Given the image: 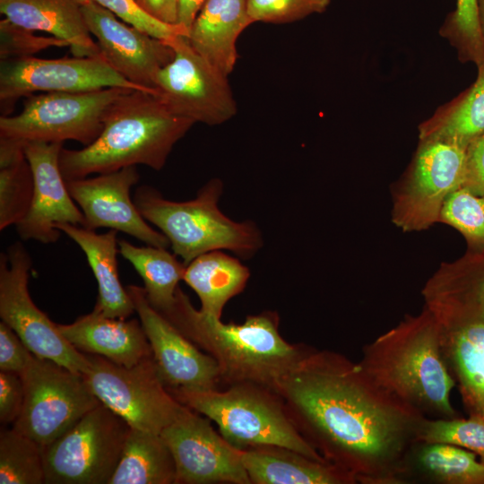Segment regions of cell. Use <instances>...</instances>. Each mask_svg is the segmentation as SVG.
Masks as SVG:
<instances>
[{
  "mask_svg": "<svg viewBox=\"0 0 484 484\" xmlns=\"http://www.w3.org/2000/svg\"><path fill=\"white\" fill-rule=\"evenodd\" d=\"M302 436L361 484H402L422 413L346 356L312 350L277 385Z\"/></svg>",
  "mask_w": 484,
  "mask_h": 484,
  "instance_id": "cell-1",
  "label": "cell"
},
{
  "mask_svg": "<svg viewBox=\"0 0 484 484\" xmlns=\"http://www.w3.org/2000/svg\"><path fill=\"white\" fill-rule=\"evenodd\" d=\"M162 315L217 361L221 388L251 383L275 390L313 349L281 336L277 312L264 311L247 315L242 324H225L197 310L180 288L173 307Z\"/></svg>",
  "mask_w": 484,
  "mask_h": 484,
  "instance_id": "cell-2",
  "label": "cell"
},
{
  "mask_svg": "<svg viewBox=\"0 0 484 484\" xmlns=\"http://www.w3.org/2000/svg\"><path fill=\"white\" fill-rule=\"evenodd\" d=\"M359 364L379 386L425 417L456 418L450 399L455 381L427 307L365 345Z\"/></svg>",
  "mask_w": 484,
  "mask_h": 484,
  "instance_id": "cell-3",
  "label": "cell"
},
{
  "mask_svg": "<svg viewBox=\"0 0 484 484\" xmlns=\"http://www.w3.org/2000/svg\"><path fill=\"white\" fill-rule=\"evenodd\" d=\"M194 121L169 111L153 94L131 90L109 108L99 137L81 150L62 149L65 181L144 165L160 170Z\"/></svg>",
  "mask_w": 484,
  "mask_h": 484,
  "instance_id": "cell-4",
  "label": "cell"
},
{
  "mask_svg": "<svg viewBox=\"0 0 484 484\" xmlns=\"http://www.w3.org/2000/svg\"><path fill=\"white\" fill-rule=\"evenodd\" d=\"M222 190V182L212 178L195 198L175 202L154 187L141 186L133 200L142 216L165 235L174 254L186 265L215 250H229L248 258L263 246L262 235L254 222L234 221L220 210Z\"/></svg>",
  "mask_w": 484,
  "mask_h": 484,
  "instance_id": "cell-5",
  "label": "cell"
},
{
  "mask_svg": "<svg viewBox=\"0 0 484 484\" xmlns=\"http://www.w3.org/2000/svg\"><path fill=\"white\" fill-rule=\"evenodd\" d=\"M173 396L213 421L220 434L238 449L277 445L328 462L299 433L274 389L241 383Z\"/></svg>",
  "mask_w": 484,
  "mask_h": 484,
  "instance_id": "cell-6",
  "label": "cell"
},
{
  "mask_svg": "<svg viewBox=\"0 0 484 484\" xmlns=\"http://www.w3.org/2000/svg\"><path fill=\"white\" fill-rule=\"evenodd\" d=\"M129 91L111 87L83 92L30 95L23 100L18 115L0 117V137L22 144L64 143L73 140L87 146L102 132L111 105Z\"/></svg>",
  "mask_w": 484,
  "mask_h": 484,
  "instance_id": "cell-7",
  "label": "cell"
},
{
  "mask_svg": "<svg viewBox=\"0 0 484 484\" xmlns=\"http://www.w3.org/2000/svg\"><path fill=\"white\" fill-rule=\"evenodd\" d=\"M130 429L100 402L43 446L45 483L108 484Z\"/></svg>",
  "mask_w": 484,
  "mask_h": 484,
  "instance_id": "cell-8",
  "label": "cell"
},
{
  "mask_svg": "<svg viewBox=\"0 0 484 484\" xmlns=\"http://www.w3.org/2000/svg\"><path fill=\"white\" fill-rule=\"evenodd\" d=\"M83 376L98 400L131 428L160 434L187 408L163 384L152 356L133 367L86 354Z\"/></svg>",
  "mask_w": 484,
  "mask_h": 484,
  "instance_id": "cell-9",
  "label": "cell"
},
{
  "mask_svg": "<svg viewBox=\"0 0 484 484\" xmlns=\"http://www.w3.org/2000/svg\"><path fill=\"white\" fill-rule=\"evenodd\" d=\"M466 150L433 140H419L415 154L392 189V221L403 232H418L439 220L448 195L462 186Z\"/></svg>",
  "mask_w": 484,
  "mask_h": 484,
  "instance_id": "cell-10",
  "label": "cell"
},
{
  "mask_svg": "<svg viewBox=\"0 0 484 484\" xmlns=\"http://www.w3.org/2000/svg\"><path fill=\"white\" fill-rule=\"evenodd\" d=\"M21 376L24 401L13 428L42 446L100 403L82 374L52 360L34 355Z\"/></svg>",
  "mask_w": 484,
  "mask_h": 484,
  "instance_id": "cell-11",
  "label": "cell"
},
{
  "mask_svg": "<svg viewBox=\"0 0 484 484\" xmlns=\"http://www.w3.org/2000/svg\"><path fill=\"white\" fill-rule=\"evenodd\" d=\"M31 258L21 242L0 256V317L38 358L83 374L86 354L76 350L31 299L28 290Z\"/></svg>",
  "mask_w": 484,
  "mask_h": 484,
  "instance_id": "cell-12",
  "label": "cell"
},
{
  "mask_svg": "<svg viewBox=\"0 0 484 484\" xmlns=\"http://www.w3.org/2000/svg\"><path fill=\"white\" fill-rule=\"evenodd\" d=\"M173 59L158 73L156 97L173 114L194 123L221 125L237 113L228 77L200 56L186 36L168 41Z\"/></svg>",
  "mask_w": 484,
  "mask_h": 484,
  "instance_id": "cell-13",
  "label": "cell"
},
{
  "mask_svg": "<svg viewBox=\"0 0 484 484\" xmlns=\"http://www.w3.org/2000/svg\"><path fill=\"white\" fill-rule=\"evenodd\" d=\"M111 87L151 93L124 78L104 57L29 56L0 62V103L4 116H8L19 99L38 91L83 92Z\"/></svg>",
  "mask_w": 484,
  "mask_h": 484,
  "instance_id": "cell-14",
  "label": "cell"
},
{
  "mask_svg": "<svg viewBox=\"0 0 484 484\" xmlns=\"http://www.w3.org/2000/svg\"><path fill=\"white\" fill-rule=\"evenodd\" d=\"M160 436L174 459L175 484H251L242 450L214 430L207 417L187 407Z\"/></svg>",
  "mask_w": 484,
  "mask_h": 484,
  "instance_id": "cell-15",
  "label": "cell"
},
{
  "mask_svg": "<svg viewBox=\"0 0 484 484\" xmlns=\"http://www.w3.org/2000/svg\"><path fill=\"white\" fill-rule=\"evenodd\" d=\"M150 342L159 375L172 395L221 388L217 361L149 303L144 289L126 287Z\"/></svg>",
  "mask_w": 484,
  "mask_h": 484,
  "instance_id": "cell-16",
  "label": "cell"
},
{
  "mask_svg": "<svg viewBox=\"0 0 484 484\" xmlns=\"http://www.w3.org/2000/svg\"><path fill=\"white\" fill-rule=\"evenodd\" d=\"M81 11L91 34L97 39L105 60L129 82L156 95L158 73L174 57L168 41L154 38L95 3Z\"/></svg>",
  "mask_w": 484,
  "mask_h": 484,
  "instance_id": "cell-17",
  "label": "cell"
},
{
  "mask_svg": "<svg viewBox=\"0 0 484 484\" xmlns=\"http://www.w3.org/2000/svg\"><path fill=\"white\" fill-rule=\"evenodd\" d=\"M140 179L136 166L65 181L69 194L84 217V228H108L132 236L147 246L168 248L165 235L151 228L130 196Z\"/></svg>",
  "mask_w": 484,
  "mask_h": 484,
  "instance_id": "cell-18",
  "label": "cell"
},
{
  "mask_svg": "<svg viewBox=\"0 0 484 484\" xmlns=\"http://www.w3.org/2000/svg\"><path fill=\"white\" fill-rule=\"evenodd\" d=\"M62 143L29 142L23 144L30 165L34 190L30 209L15 225L20 238L43 244L55 243L61 231L56 224L84 227L83 214L68 192L59 168Z\"/></svg>",
  "mask_w": 484,
  "mask_h": 484,
  "instance_id": "cell-19",
  "label": "cell"
},
{
  "mask_svg": "<svg viewBox=\"0 0 484 484\" xmlns=\"http://www.w3.org/2000/svg\"><path fill=\"white\" fill-rule=\"evenodd\" d=\"M446 365L472 415L484 411V307L460 306L435 316Z\"/></svg>",
  "mask_w": 484,
  "mask_h": 484,
  "instance_id": "cell-20",
  "label": "cell"
},
{
  "mask_svg": "<svg viewBox=\"0 0 484 484\" xmlns=\"http://www.w3.org/2000/svg\"><path fill=\"white\" fill-rule=\"evenodd\" d=\"M63 336L79 351L133 367L152 356L141 322L105 316L92 310L69 324H58Z\"/></svg>",
  "mask_w": 484,
  "mask_h": 484,
  "instance_id": "cell-21",
  "label": "cell"
},
{
  "mask_svg": "<svg viewBox=\"0 0 484 484\" xmlns=\"http://www.w3.org/2000/svg\"><path fill=\"white\" fill-rule=\"evenodd\" d=\"M253 23L247 0H206L186 38L200 56L228 77L238 58L237 40Z\"/></svg>",
  "mask_w": 484,
  "mask_h": 484,
  "instance_id": "cell-22",
  "label": "cell"
},
{
  "mask_svg": "<svg viewBox=\"0 0 484 484\" xmlns=\"http://www.w3.org/2000/svg\"><path fill=\"white\" fill-rule=\"evenodd\" d=\"M242 462L251 484H355L349 471L295 450L260 445L242 450Z\"/></svg>",
  "mask_w": 484,
  "mask_h": 484,
  "instance_id": "cell-23",
  "label": "cell"
},
{
  "mask_svg": "<svg viewBox=\"0 0 484 484\" xmlns=\"http://www.w3.org/2000/svg\"><path fill=\"white\" fill-rule=\"evenodd\" d=\"M0 12L16 25L67 42L75 56L103 57L75 0H0Z\"/></svg>",
  "mask_w": 484,
  "mask_h": 484,
  "instance_id": "cell-24",
  "label": "cell"
},
{
  "mask_svg": "<svg viewBox=\"0 0 484 484\" xmlns=\"http://www.w3.org/2000/svg\"><path fill=\"white\" fill-rule=\"evenodd\" d=\"M56 229L73 239L85 254L98 284L94 311L105 316L126 319L134 310L133 301L120 281L117 267V230L98 234L93 229L69 223Z\"/></svg>",
  "mask_w": 484,
  "mask_h": 484,
  "instance_id": "cell-25",
  "label": "cell"
},
{
  "mask_svg": "<svg viewBox=\"0 0 484 484\" xmlns=\"http://www.w3.org/2000/svg\"><path fill=\"white\" fill-rule=\"evenodd\" d=\"M249 277V269L238 259L215 250L190 262L183 281L200 298L201 312L221 319L225 305L244 290Z\"/></svg>",
  "mask_w": 484,
  "mask_h": 484,
  "instance_id": "cell-26",
  "label": "cell"
},
{
  "mask_svg": "<svg viewBox=\"0 0 484 484\" xmlns=\"http://www.w3.org/2000/svg\"><path fill=\"white\" fill-rule=\"evenodd\" d=\"M475 82L419 125V140H433L467 149L484 134V63Z\"/></svg>",
  "mask_w": 484,
  "mask_h": 484,
  "instance_id": "cell-27",
  "label": "cell"
},
{
  "mask_svg": "<svg viewBox=\"0 0 484 484\" xmlns=\"http://www.w3.org/2000/svg\"><path fill=\"white\" fill-rule=\"evenodd\" d=\"M484 484V463L471 451L448 444L417 443L407 456L404 483Z\"/></svg>",
  "mask_w": 484,
  "mask_h": 484,
  "instance_id": "cell-28",
  "label": "cell"
},
{
  "mask_svg": "<svg viewBox=\"0 0 484 484\" xmlns=\"http://www.w3.org/2000/svg\"><path fill=\"white\" fill-rule=\"evenodd\" d=\"M173 456L160 434L131 428L108 484H175Z\"/></svg>",
  "mask_w": 484,
  "mask_h": 484,
  "instance_id": "cell-29",
  "label": "cell"
},
{
  "mask_svg": "<svg viewBox=\"0 0 484 484\" xmlns=\"http://www.w3.org/2000/svg\"><path fill=\"white\" fill-rule=\"evenodd\" d=\"M118 249L143 279L151 307L161 315L169 312L176 302L178 282L183 280L186 265L164 247L137 246L119 240Z\"/></svg>",
  "mask_w": 484,
  "mask_h": 484,
  "instance_id": "cell-30",
  "label": "cell"
},
{
  "mask_svg": "<svg viewBox=\"0 0 484 484\" xmlns=\"http://www.w3.org/2000/svg\"><path fill=\"white\" fill-rule=\"evenodd\" d=\"M34 178L23 144L0 137V229L18 224L27 214Z\"/></svg>",
  "mask_w": 484,
  "mask_h": 484,
  "instance_id": "cell-31",
  "label": "cell"
},
{
  "mask_svg": "<svg viewBox=\"0 0 484 484\" xmlns=\"http://www.w3.org/2000/svg\"><path fill=\"white\" fill-rule=\"evenodd\" d=\"M0 483H45L43 446L13 428L0 431Z\"/></svg>",
  "mask_w": 484,
  "mask_h": 484,
  "instance_id": "cell-32",
  "label": "cell"
},
{
  "mask_svg": "<svg viewBox=\"0 0 484 484\" xmlns=\"http://www.w3.org/2000/svg\"><path fill=\"white\" fill-rule=\"evenodd\" d=\"M438 222L454 228L463 236L467 252L484 251V193L461 186L445 199Z\"/></svg>",
  "mask_w": 484,
  "mask_h": 484,
  "instance_id": "cell-33",
  "label": "cell"
},
{
  "mask_svg": "<svg viewBox=\"0 0 484 484\" xmlns=\"http://www.w3.org/2000/svg\"><path fill=\"white\" fill-rule=\"evenodd\" d=\"M429 281L439 290L484 307V251L443 263Z\"/></svg>",
  "mask_w": 484,
  "mask_h": 484,
  "instance_id": "cell-34",
  "label": "cell"
},
{
  "mask_svg": "<svg viewBox=\"0 0 484 484\" xmlns=\"http://www.w3.org/2000/svg\"><path fill=\"white\" fill-rule=\"evenodd\" d=\"M439 34L455 48L460 62L477 66L484 63L477 0H456V7L446 16Z\"/></svg>",
  "mask_w": 484,
  "mask_h": 484,
  "instance_id": "cell-35",
  "label": "cell"
},
{
  "mask_svg": "<svg viewBox=\"0 0 484 484\" xmlns=\"http://www.w3.org/2000/svg\"><path fill=\"white\" fill-rule=\"evenodd\" d=\"M417 443L448 444L462 447L475 453L484 463V417L425 418L418 431Z\"/></svg>",
  "mask_w": 484,
  "mask_h": 484,
  "instance_id": "cell-36",
  "label": "cell"
},
{
  "mask_svg": "<svg viewBox=\"0 0 484 484\" xmlns=\"http://www.w3.org/2000/svg\"><path fill=\"white\" fill-rule=\"evenodd\" d=\"M80 5L95 3L115 13L123 22L149 35L171 41L179 36H188V30L179 24L162 22L143 11L135 0H75Z\"/></svg>",
  "mask_w": 484,
  "mask_h": 484,
  "instance_id": "cell-37",
  "label": "cell"
},
{
  "mask_svg": "<svg viewBox=\"0 0 484 484\" xmlns=\"http://www.w3.org/2000/svg\"><path fill=\"white\" fill-rule=\"evenodd\" d=\"M331 0H247L254 22L289 23L314 13H321Z\"/></svg>",
  "mask_w": 484,
  "mask_h": 484,
  "instance_id": "cell-38",
  "label": "cell"
},
{
  "mask_svg": "<svg viewBox=\"0 0 484 484\" xmlns=\"http://www.w3.org/2000/svg\"><path fill=\"white\" fill-rule=\"evenodd\" d=\"M51 47H69L68 43L54 36H39L35 31L16 25L4 18L0 22V59H19L34 56Z\"/></svg>",
  "mask_w": 484,
  "mask_h": 484,
  "instance_id": "cell-39",
  "label": "cell"
},
{
  "mask_svg": "<svg viewBox=\"0 0 484 484\" xmlns=\"http://www.w3.org/2000/svg\"><path fill=\"white\" fill-rule=\"evenodd\" d=\"M34 354L4 322L0 323V371L20 376L27 369Z\"/></svg>",
  "mask_w": 484,
  "mask_h": 484,
  "instance_id": "cell-40",
  "label": "cell"
},
{
  "mask_svg": "<svg viewBox=\"0 0 484 484\" xmlns=\"http://www.w3.org/2000/svg\"><path fill=\"white\" fill-rule=\"evenodd\" d=\"M24 401L23 381L20 375L0 371V422L13 424L22 409Z\"/></svg>",
  "mask_w": 484,
  "mask_h": 484,
  "instance_id": "cell-41",
  "label": "cell"
},
{
  "mask_svg": "<svg viewBox=\"0 0 484 484\" xmlns=\"http://www.w3.org/2000/svg\"><path fill=\"white\" fill-rule=\"evenodd\" d=\"M464 186L484 193V134L466 149Z\"/></svg>",
  "mask_w": 484,
  "mask_h": 484,
  "instance_id": "cell-42",
  "label": "cell"
},
{
  "mask_svg": "<svg viewBox=\"0 0 484 484\" xmlns=\"http://www.w3.org/2000/svg\"><path fill=\"white\" fill-rule=\"evenodd\" d=\"M153 18L169 24H177L178 0H135Z\"/></svg>",
  "mask_w": 484,
  "mask_h": 484,
  "instance_id": "cell-43",
  "label": "cell"
},
{
  "mask_svg": "<svg viewBox=\"0 0 484 484\" xmlns=\"http://www.w3.org/2000/svg\"><path fill=\"white\" fill-rule=\"evenodd\" d=\"M206 0H178L177 24L189 30Z\"/></svg>",
  "mask_w": 484,
  "mask_h": 484,
  "instance_id": "cell-44",
  "label": "cell"
},
{
  "mask_svg": "<svg viewBox=\"0 0 484 484\" xmlns=\"http://www.w3.org/2000/svg\"><path fill=\"white\" fill-rule=\"evenodd\" d=\"M480 29L484 43V0H477Z\"/></svg>",
  "mask_w": 484,
  "mask_h": 484,
  "instance_id": "cell-45",
  "label": "cell"
},
{
  "mask_svg": "<svg viewBox=\"0 0 484 484\" xmlns=\"http://www.w3.org/2000/svg\"><path fill=\"white\" fill-rule=\"evenodd\" d=\"M480 415H481L482 417H484V411L480 413Z\"/></svg>",
  "mask_w": 484,
  "mask_h": 484,
  "instance_id": "cell-46",
  "label": "cell"
}]
</instances>
